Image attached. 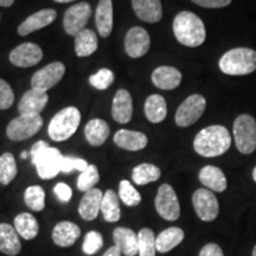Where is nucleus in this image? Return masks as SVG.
<instances>
[{"instance_id": "1", "label": "nucleus", "mask_w": 256, "mask_h": 256, "mask_svg": "<svg viewBox=\"0 0 256 256\" xmlns=\"http://www.w3.org/2000/svg\"><path fill=\"white\" fill-rule=\"evenodd\" d=\"M232 145L229 130L220 124H212L198 132L194 140L196 153L206 158H215L226 153Z\"/></svg>"}, {"instance_id": "2", "label": "nucleus", "mask_w": 256, "mask_h": 256, "mask_svg": "<svg viewBox=\"0 0 256 256\" xmlns=\"http://www.w3.org/2000/svg\"><path fill=\"white\" fill-rule=\"evenodd\" d=\"M172 28L176 40L184 46L197 48L206 42V25L194 12H179L174 19Z\"/></svg>"}, {"instance_id": "3", "label": "nucleus", "mask_w": 256, "mask_h": 256, "mask_svg": "<svg viewBox=\"0 0 256 256\" xmlns=\"http://www.w3.org/2000/svg\"><path fill=\"white\" fill-rule=\"evenodd\" d=\"M30 154L42 179H52L62 172L63 156L58 148L50 147L46 142H37L32 146Z\"/></svg>"}, {"instance_id": "4", "label": "nucleus", "mask_w": 256, "mask_h": 256, "mask_svg": "<svg viewBox=\"0 0 256 256\" xmlns=\"http://www.w3.org/2000/svg\"><path fill=\"white\" fill-rule=\"evenodd\" d=\"M218 66L226 75H249L256 70V51L249 48H235L220 57Z\"/></svg>"}, {"instance_id": "5", "label": "nucleus", "mask_w": 256, "mask_h": 256, "mask_svg": "<svg viewBox=\"0 0 256 256\" xmlns=\"http://www.w3.org/2000/svg\"><path fill=\"white\" fill-rule=\"evenodd\" d=\"M81 122V113L76 107H66L52 118L48 133L54 142H66L76 133Z\"/></svg>"}, {"instance_id": "6", "label": "nucleus", "mask_w": 256, "mask_h": 256, "mask_svg": "<svg viewBox=\"0 0 256 256\" xmlns=\"http://www.w3.org/2000/svg\"><path fill=\"white\" fill-rule=\"evenodd\" d=\"M236 148L242 154H250L256 150V120L249 114H241L232 124Z\"/></svg>"}, {"instance_id": "7", "label": "nucleus", "mask_w": 256, "mask_h": 256, "mask_svg": "<svg viewBox=\"0 0 256 256\" xmlns=\"http://www.w3.org/2000/svg\"><path fill=\"white\" fill-rule=\"evenodd\" d=\"M43 126V119L38 115H19L8 124L6 136L12 142H23L37 134Z\"/></svg>"}, {"instance_id": "8", "label": "nucleus", "mask_w": 256, "mask_h": 256, "mask_svg": "<svg viewBox=\"0 0 256 256\" xmlns=\"http://www.w3.org/2000/svg\"><path fill=\"white\" fill-rule=\"evenodd\" d=\"M206 108V100L203 95L192 94L185 98L183 104L176 112L174 121L179 127H188L196 124L204 114Z\"/></svg>"}, {"instance_id": "9", "label": "nucleus", "mask_w": 256, "mask_h": 256, "mask_svg": "<svg viewBox=\"0 0 256 256\" xmlns=\"http://www.w3.org/2000/svg\"><path fill=\"white\" fill-rule=\"evenodd\" d=\"M156 212L170 222L177 220L180 216V206L174 188L170 184L160 185L154 200Z\"/></svg>"}, {"instance_id": "10", "label": "nucleus", "mask_w": 256, "mask_h": 256, "mask_svg": "<svg viewBox=\"0 0 256 256\" xmlns=\"http://www.w3.org/2000/svg\"><path fill=\"white\" fill-rule=\"evenodd\" d=\"M192 206L196 215L204 222H212L220 214V203L217 197L209 188H198L192 194Z\"/></svg>"}, {"instance_id": "11", "label": "nucleus", "mask_w": 256, "mask_h": 256, "mask_svg": "<svg viewBox=\"0 0 256 256\" xmlns=\"http://www.w3.org/2000/svg\"><path fill=\"white\" fill-rule=\"evenodd\" d=\"M92 16V8L88 2H82L70 6L64 14L63 26L69 36H78L86 28Z\"/></svg>"}, {"instance_id": "12", "label": "nucleus", "mask_w": 256, "mask_h": 256, "mask_svg": "<svg viewBox=\"0 0 256 256\" xmlns=\"http://www.w3.org/2000/svg\"><path fill=\"white\" fill-rule=\"evenodd\" d=\"M66 74V66L62 62H52L38 70L32 75L31 87L48 92L54 88L63 78Z\"/></svg>"}, {"instance_id": "13", "label": "nucleus", "mask_w": 256, "mask_h": 256, "mask_svg": "<svg viewBox=\"0 0 256 256\" xmlns=\"http://www.w3.org/2000/svg\"><path fill=\"white\" fill-rule=\"evenodd\" d=\"M151 48V38L144 28L134 26L127 31L124 37V50L132 58L145 56Z\"/></svg>"}, {"instance_id": "14", "label": "nucleus", "mask_w": 256, "mask_h": 256, "mask_svg": "<svg viewBox=\"0 0 256 256\" xmlns=\"http://www.w3.org/2000/svg\"><path fill=\"white\" fill-rule=\"evenodd\" d=\"M10 62L18 68H30L43 58V50L34 43H22L10 52Z\"/></svg>"}, {"instance_id": "15", "label": "nucleus", "mask_w": 256, "mask_h": 256, "mask_svg": "<svg viewBox=\"0 0 256 256\" xmlns=\"http://www.w3.org/2000/svg\"><path fill=\"white\" fill-rule=\"evenodd\" d=\"M49 101V95L46 92L31 88L25 92L18 104V112L20 115H38L46 108Z\"/></svg>"}, {"instance_id": "16", "label": "nucleus", "mask_w": 256, "mask_h": 256, "mask_svg": "<svg viewBox=\"0 0 256 256\" xmlns=\"http://www.w3.org/2000/svg\"><path fill=\"white\" fill-rule=\"evenodd\" d=\"M57 18V12L52 8H44L36 14L28 16L25 20L19 25L18 34L20 36H28L32 32L46 28Z\"/></svg>"}, {"instance_id": "17", "label": "nucleus", "mask_w": 256, "mask_h": 256, "mask_svg": "<svg viewBox=\"0 0 256 256\" xmlns=\"http://www.w3.org/2000/svg\"><path fill=\"white\" fill-rule=\"evenodd\" d=\"M113 119L119 124H128L133 115V98L126 89H119L115 92L112 104Z\"/></svg>"}, {"instance_id": "18", "label": "nucleus", "mask_w": 256, "mask_h": 256, "mask_svg": "<svg viewBox=\"0 0 256 256\" xmlns=\"http://www.w3.org/2000/svg\"><path fill=\"white\" fill-rule=\"evenodd\" d=\"M152 82L162 90H174L182 83V72L177 68L170 66H162L153 70Z\"/></svg>"}, {"instance_id": "19", "label": "nucleus", "mask_w": 256, "mask_h": 256, "mask_svg": "<svg viewBox=\"0 0 256 256\" xmlns=\"http://www.w3.org/2000/svg\"><path fill=\"white\" fill-rule=\"evenodd\" d=\"M81 236V229L76 223L62 220L57 223L52 230V241L60 248H68Z\"/></svg>"}, {"instance_id": "20", "label": "nucleus", "mask_w": 256, "mask_h": 256, "mask_svg": "<svg viewBox=\"0 0 256 256\" xmlns=\"http://www.w3.org/2000/svg\"><path fill=\"white\" fill-rule=\"evenodd\" d=\"M134 14L145 23H158L162 18V6L160 0H132Z\"/></svg>"}, {"instance_id": "21", "label": "nucleus", "mask_w": 256, "mask_h": 256, "mask_svg": "<svg viewBox=\"0 0 256 256\" xmlns=\"http://www.w3.org/2000/svg\"><path fill=\"white\" fill-rule=\"evenodd\" d=\"M104 194L100 188H92L84 192L78 206V214L84 220H94L101 211Z\"/></svg>"}, {"instance_id": "22", "label": "nucleus", "mask_w": 256, "mask_h": 256, "mask_svg": "<svg viewBox=\"0 0 256 256\" xmlns=\"http://www.w3.org/2000/svg\"><path fill=\"white\" fill-rule=\"evenodd\" d=\"M115 145L120 148L126 150V151H140L147 146L148 139L146 134L138 130H120L115 133L114 136Z\"/></svg>"}, {"instance_id": "23", "label": "nucleus", "mask_w": 256, "mask_h": 256, "mask_svg": "<svg viewBox=\"0 0 256 256\" xmlns=\"http://www.w3.org/2000/svg\"><path fill=\"white\" fill-rule=\"evenodd\" d=\"M198 177H200V183L212 192H223L228 186L226 174L217 166H204L200 171Z\"/></svg>"}, {"instance_id": "24", "label": "nucleus", "mask_w": 256, "mask_h": 256, "mask_svg": "<svg viewBox=\"0 0 256 256\" xmlns=\"http://www.w3.org/2000/svg\"><path fill=\"white\" fill-rule=\"evenodd\" d=\"M113 240L115 246L120 248L124 255L136 256L139 254V241H138V234L130 228L119 226L115 228L113 232Z\"/></svg>"}, {"instance_id": "25", "label": "nucleus", "mask_w": 256, "mask_h": 256, "mask_svg": "<svg viewBox=\"0 0 256 256\" xmlns=\"http://www.w3.org/2000/svg\"><path fill=\"white\" fill-rule=\"evenodd\" d=\"M95 22L101 37L107 38L113 31V2L100 0L96 8Z\"/></svg>"}, {"instance_id": "26", "label": "nucleus", "mask_w": 256, "mask_h": 256, "mask_svg": "<svg viewBox=\"0 0 256 256\" xmlns=\"http://www.w3.org/2000/svg\"><path fill=\"white\" fill-rule=\"evenodd\" d=\"M22 250L17 230L8 223H0V252L8 256H16Z\"/></svg>"}, {"instance_id": "27", "label": "nucleus", "mask_w": 256, "mask_h": 256, "mask_svg": "<svg viewBox=\"0 0 256 256\" xmlns=\"http://www.w3.org/2000/svg\"><path fill=\"white\" fill-rule=\"evenodd\" d=\"M184 230L178 226H171L162 230L156 238V248L159 252H168L180 244L184 240Z\"/></svg>"}, {"instance_id": "28", "label": "nucleus", "mask_w": 256, "mask_h": 256, "mask_svg": "<svg viewBox=\"0 0 256 256\" xmlns=\"http://www.w3.org/2000/svg\"><path fill=\"white\" fill-rule=\"evenodd\" d=\"M110 124L102 119H92L86 124L84 136L92 146H101L110 136Z\"/></svg>"}, {"instance_id": "29", "label": "nucleus", "mask_w": 256, "mask_h": 256, "mask_svg": "<svg viewBox=\"0 0 256 256\" xmlns=\"http://www.w3.org/2000/svg\"><path fill=\"white\" fill-rule=\"evenodd\" d=\"M144 110L150 122L160 124L165 120L168 115V104L162 95L152 94L146 98Z\"/></svg>"}, {"instance_id": "30", "label": "nucleus", "mask_w": 256, "mask_h": 256, "mask_svg": "<svg viewBox=\"0 0 256 256\" xmlns=\"http://www.w3.org/2000/svg\"><path fill=\"white\" fill-rule=\"evenodd\" d=\"M14 229L24 240L31 241L36 238L40 232V224L36 217L28 212H22L14 217Z\"/></svg>"}, {"instance_id": "31", "label": "nucleus", "mask_w": 256, "mask_h": 256, "mask_svg": "<svg viewBox=\"0 0 256 256\" xmlns=\"http://www.w3.org/2000/svg\"><path fill=\"white\" fill-rule=\"evenodd\" d=\"M98 36L94 31L84 28L75 36V52L78 57H88L98 50Z\"/></svg>"}, {"instance_id": "32", "label": "nucleus", "mask_w": 256, "mask_h": 256, "mask_svg": "<svg viewBox=\"0 0 256 256\" xmlns=\"http://www.w3.org/2000/svg\"><path fill=\"white\" fill-rule=\"evenodd\" d=\"M101 212L106 222L115 223L121 218L119 196L113 190H107L104 194L101 204Z\"/></svg>"}, {"instance_id": "33", "label": "nucleus", "mask_w": 256, "mask_h": 256, "mask_svg": "<svg viewBox=\"0 0 256 256\" xmlns=\"http://www.w3.org/2000/svg\"><path fill=\"white\" fill-rule=\"evenodd\" d=\"M162 176V171L158 166L144 162L136 166L132 171V179L136 185H146L156 182Z\"/></svg>"}, {"instance_id": "34", "label": "nucleus", "mask_w": 256, "mask_h": 256, "mask_svg": "<svg viewBox=\"0 0 256 256\" xmlns=\"http://www.w3.org/2000/svg\"><path fill=\"white\" fill-rule=\"evenodd\" d=\"M18 174L17 162L12 153L6 152L0 156V184L8 185Z\"/></svg>"}, {"instance_id": "35", "label": "nucleus", "mask_w": 256, "mask_h": 256, "mask_svg": "<svg viewBox=\"0 0 256 256\" xmlns=\"http://www.w3.org/2000/svg\"><path fill=\"white\" fill-rule=\"evenodd\" d=\"M24 202L31 210L40 212L46 208V191L40 185L28 186L24 192Z\"/></svg>"}, {"instance_id": "36", "label": "nucleus", "mask_w": 256, "mask_h": 256, "mask_svg": "<svg viewBox=\"0 0 256 256\" xmlns=\"http://www.w3.org/2000/svg\"><path fill=\"white\" fill-rule=\"evenodd\" d=\"M156 238L152 229L142 228L138 234L139 241V256H156Z\"/></svg>"}, {"instance_id": "37", "label": "nucleus", "mask_w": 256, "mask_h": 256, "mask_svg": "<svg viewBox=\"0 0 256 256\" xmlns=\"http://www.w3.org/2000/svg\"><path fill=\"white\" fill-rule=\"evenodd\" d=\"M119 197L127 206H136L142 202L140 192L130 183V180H126V179L121 180L119 184Z\"/></svg>"}, {"instance_id": "38", "label": "nucleus", "mask_w": 256, "mask_h": 256, "mask_svg": "<svg viewBox=\"0 0 256 256\" xmlns=\"http://www.w3.org/2000/svg\"><path fill=\"white\" fill-rule=\"evenodd\" d=\"M100 180V174L96 165H89L86 171L81 172L78 179V188L80 191L87 192L94 188L96 184Z\"/></svg>"}, {"instance_id": "39", "label": "nucleus", "mask_w": 256, "mask_h": 256, "mask_svg": "<svg viewBox=\"0 0 256 256\" xmlns=\"http://www.w3.org/2000/svg\"><path fill=\"white\" fill-rule=\"evenodd\" d=\"M114 82V72L110 69L104 68L98 70V72L92 75L89 78V83L92 87H94L98 90H106L113 84Z\"/></svg>"}, {"instance_id": "40", "label": "nucleus", "mask_w": 256, "mask_h": 256, "mask_svg": "<svg viewBox=\"0 0 256 256\" xmlns=\"http://www.w3.org/2000/svg\"><path fill=\"white\" fill-rule=\"evenodd\" d=\"M104 247V238L98 232L92 230L86 234L84 241L82 244V250L86 255H94Z\"/></svg>"}, {"instance_id": "41", "label": "nucleus", "mask_w": 256, "mask_h": 256, "mask_svg": "<svg viewBox=\"0 0 256 256\" xmlns=\"http://www.w3.org/2000/svg\"><path fill=\"white\" fill-rule=\"evenodd\" d=\"M14 102V94L11 86L5 80L0 78V110H8Z\"/></svg>"}, {"instance_id": "42", "label": "nucleus", "mask_w": 256, "mask_h": 256, "mask_svg": "<svg viewBox=\"0 0 256 256\" xmlns=\"http://www.w3.org/2000/svg\"><path fill=\"white\" fill-rule=\"evenodd\" d=\"M88 162L84 159L72 158V156H63L62 162V172L64 174H69L72 170H78L80 172L86 171L88 168Z\"/></svg>"}, {"instance_id": "43", "label": "nucleus", "mask_w": 256, "mask_h": 256, "mask_svg": "<svg viewBox=\"0 0 256 256\" xmlns=\"http://www.w3.org/2000/svg\"><path fill=\"white\" fill-rule=\"evenodd\" d=\"M194 4L206 8H223L232 4V0H191Z\"/></svg>"}, {"instance_id": "44", "label": "nucleus", "mask_w": 256, "mask_h": 256, "mask_svg": "<svg viewBox=\"0 0 256 256\" xmlns=\"http://www.w3.org/2000/svg\"><path fill=\"white\" fill-rule=\"evenodd\" d=\"M54 192H55V194L58 197L60 200L69 202L70 200H72V188H70L69 185H66V183L56 184V186L54 188Z\"/></svg>"}, {"instance_id": "45", "label": "nucleus", "mask_w": 256, "mask_h": 256, "mask_svg": "<svg viewBox=\"0 0 256 256\" xmlns=\"http://www.w3.org/2000/svg\"><path fill=\"white\" fill-rule=\"evenodd\" d=\"M198 256H224L222 248L216 243H208L200 249Z\"/></svg>"}, {"instance_id": "46", "label": "nucleus", "mask_w": 256, "mask_h": 256, "mask_svg": "<svg viewBox=\"0 0 256 256\" xmlns=\"http://www.w3.org/2000/svg\"><path fill=\"white\" fill-rule=\"evenodd\" d=\"M121 255H122V252L120 250V248L118 247V246H113V247L108 249V250L102 256H121Z\"/></svg>"}, {"instance_id": "47", "label": "nucleus", "mask_w": 256, "mask_h": 256, "mask_svg": "<svg viewBox=\"0 0 256 256\" xmlns=\"http://www.w3.org/2000/svg\"><path fill=\"white\" fill-rule=\"evenodd\" d=\"M14 0H0V6L2 8H10V6L14 5Z\"/></svg>"}, {"instance_id": "48", "label": "nucleus", "mask_w": 256, "mask_h": 256, "mask_svg": "<svg viewBox=\"0 0 256 256\" xmlns=\"http://www.w3.org/2000/svg\"><path fill=\"white\" fill-rule=\"evenodd\" d=\"M54 2H60V4H66V2H75V0H54Z\"/></svg>"}, {"instance_id": "49", "label": "nucleus", "mask_w": 256, "mask_h": 256, "mask_svg": "<svg viewBox=\"0 0 256 256\" xmlns=\"http://www.w3.org/2000/svg\"><path fill=\"white\" fill-rule=\"evenodd\" d=\"M252 179H254V182L256 183V166L254 168V170H252Z\"/></svg>"}, {"instance_id": "50", "label": "nucleus", "mask_w": 256, "mask_h": 256, "mask_svg": "<svg viewBox=\"0 0 256 256\" xmlns=\"http://www.w3.org/2000/svg\"><path fill=\"white\" fill-rule=\"evenodd\" d=\"M28 152H23V153H22V154H20V158L22 159H26L28 158Z\"/></svg>"}, {"instance_id": "51", "label": "nucleus", "mask_w": 256, "mask_h": 256, "mask_svg": "<svg viewBox=\"0 0 256 256\" xmlns=\"http://www.w3.org/2000/svg\"><path fill=\"white\" fill-rule=\"evenodd\" d=\"M252 256H256V246L254 247V249H252Z\"/></svg>"}]
</instances>
